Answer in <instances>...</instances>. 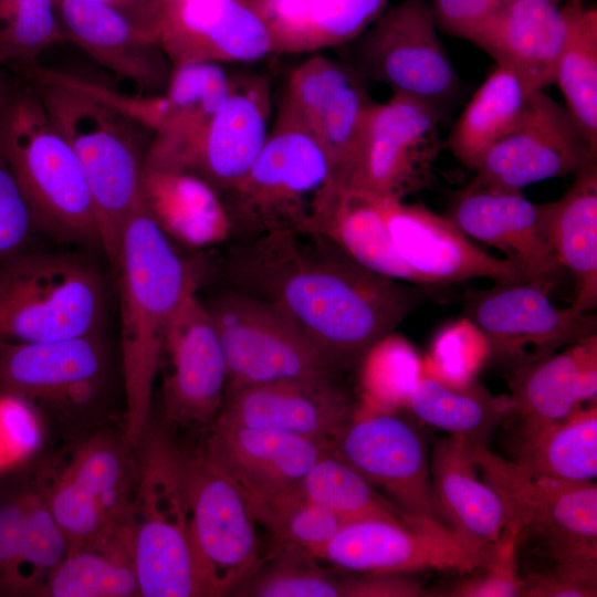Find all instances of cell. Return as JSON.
<instances>
[{"label":"cell","mask_w":597,"mask_h":597,"mask_svg":"<svg viewBox=\"0 0 597 597\" xmlns=\"http://www.w3.org/2000/svg\"><path fill=\"white\" fill-rule=\"evenodd\" d=\"M74 150L94 203L100 245L117 272L124 224L140 205L146 151L137 127L112 106L36 64L20 75ZM142 127V126H140Z\"/></svg>","instance_id":"3957f363"},{"label":"cell","mask_w":597,"mask_h":597,"mask_svg":"<svg viewBox=\"0 0 597 597\" xmlns=\"http://www.w3.org/2000/svg\"><path fill=\"white\" fill-rule=\"evenodd\" d=\"M464 312L485 335L491 357L513 370L596 335V315L555 306L530 282L468 291Z\"/></svg>","instance_id":"5bb4252c"},{"label":"cell","mask_w":597,"mask_h":597,"mask_svg":"<svg viewBox=\"0 0 597 597\" xmlns=\"http://www.w3.org/2000/svg\"><path fill=\"white\" fill-rule=\"evenodd\" d=\"M519 530L506 524L501 538L491 546L481 566V576L461 580L450 593L458 597H515L521 596L523 577L516 565Z\"/></svg>","instance_id":"c3c4849f"},{"label":"cell","mask_w":597,"mask_h":597,"mask_svg":"<svg viewBox=\"0 0 597 597\" xmlns=\"http://www.w3.org/2000/svg\"><path fill=\"white\" fill-rule=\"evenodd\" d=\"M107 6L126 17L140 30L159 39L164 20L163 0H85Z\"/></svg>","instance_id":"9f6ffc18"},{"label":"cell","mask_w":597,"mask_h":597,"mask_svg":"<svg viewBox=\"0 0 597 597\" xmlns=\"http://www.w3.org/2000/svg\"><path fill=\"white\" fill-rule=\"evenodd\" d=\"M197 596L233 593L260 567L255 521L239 486L205 449L181 455Z\"/></svg>","instance_id":"9c48e42d"},{"label":"cell","mask_w":597,"mask_h":597,"mask_svg":"<svg viewBox=\"0 0 597 597\" xmlns=\"http://www.w3.org/2000/svg\"><path fill=\"white\" fill-rule=\"evenodd\" d=\"M381 202L394 247L422 287L475 277L491 279L499 284L525 282L512 262L488 254L447 217L420 205L385 198Z\"/></svg>","instance_id":"ffe728a7"},{"label":"cell","mask_w":597,"mask_h":597,"mask_svg":"<svg viewBox=\"0 0 597 597\" xmlns=\"http://www.w3.org/2000/svg\"><path fill=\"white\" fill-rule=\"evenodd\" d=\"M104 311L101 277L77 258L22 251L0 263V341L98 334Z\"/></svg>","instance_id":"52a82bcc"},{"label":"cell","mask_w":597,"mask_h":597,"mask_svg":"<svg viewBox=\"0 0 597 597\" xmlns=\"http://www.w3.org/2000/svg\"><path fill=\"white\" fill-rule=\"evenodd\" d=\"M34 227L31 209L0 154V263L23 251Z\"/></svg>","instance_id":"f907efd6"},{"label":"cell","mask_w":597,"mask_h":597,"mask_svg":"<svg viewBox=\"0 0 597 597\" xmlns=\"http://www.w3.org/2000/svg\"><path fill=\"white\" fill-rule=\"evenodd\" d=\"M273 559L233 595L252 597H367L368 579L341 578L318 566L306 552L276 545Z\"/></svg>","instance_id":"b9f144b4"},{"label":"cell","mask_w":597,"mask_h":597,"mask_svg":"<svg viewBox=\"0 0 597 597\" xmlns=\"http://www.w3.org/2000/svg\"><path fill=\"white\" fill-rule=\"evenodd\" d=\"M488 552L470 546L439 522L408 525L364 520L344 524L321 558L355 572L438 569L470 574L481 568Z\"/></svg>","instance_id":"2e32d148"},{"label":"cell","mask_w":597,"mask_h":597,"mask_svg":"<svg viewBox=\"0 0 597 597\" xmlns=\"http://www.w3.org/2000/svg\"><path fill=\"white\" fill-rule=\"evenodd\" d=\"M134 451L125 434L98 433L83 441L61 470L116 532L130 531L137 486Z\"/></svg>","instance_id":"e575fe53"},{"label":"cell","mask_w":597,"mask_h":597,"mask_svg":"<svg viewBox=\"0 0 597 597\" xmlns=\"http://www.w3.org/2000/svg\"><path fill=\"white\" fill-rule=\"evenodd\" d=\"M479 473L500 495L506 524L552 563H597V486L531 474L513 460L469 442Z\"/></svg>","instance_id":"ba28073f"},{"label":"cell","mask_w":597,"mask_h":597,"mask_svg":"<svg viewBox=\"0 0 597 597\" xmlns=\"http://www.w3.org/2000/svg\"><path fill=\"white\" fill-rule=\"evenodd\" d=\"M594 158L597 154L565 107L536 90L520 123L485 153L471 181L521 191L535 182L574 175Z\"/></svg>","instance_id":"e0dca14e"},{"label":"cell","mask_w":597,"mask_h":597,"mask_svg":"<svg viewBox=\"0 0 597 597\" xmlns=\"http://www.w3.org/2000/svg\"><path fill=\"white\" fill-rule=\"evenodd\" d=\"M447 218L465 235L504 252L525 282L548 291L556 283L563 268L547 233L543 205L521 191L470 181L451 199Z\"/></svg>","instance_id":"d6986e66"},{"label":"cell","mask_w":597,"mask_h":597,"mask_svg":"<svg viewBox=\"0 0 597 597\" xmlns=\"http://www.w3.org/2000/svg\"><path fill=\"white\" fill-rule=\"evenodd\" d=\"M163 355L168 363L163 386L166 417L182 427L216 419L227 397L228 369L212 318L196 291L175 311Z\"/></svg>","instance_id":"ac0fdd59"},{"label":"cell","mask_w":597,"mask_h":597,"mask_svg":"<svg viewBox=\"0 0 597 597\" xmlns=\"http://www.w3.org/2000/svg\"><path fill=\"white\" fill-rule=\"evenodd\" d=\"M159 42L172 67L252 63L274 53L270 33L248 0L165 4Z\"/></svg>","instance_id":"44dd1931"},{"label":"cell","mask_w":597,"mask_h":597,"mask_svg":"<svg viewBox=\"0 0 597 597\" xmlns=\"http://www.w3.org/2000/svg\"><path fill=\"white\" fill-rule=\"evenodd\" d=\"M64 38L118 78L140 92L159 94L172 66L159 39L140 30L118 11L85 0H53Z\"/></svg>","instance_id":"d4e9b609"},{"label":"cell","mask_w":597,"mask_h":597,"mask_svg":"<svg viewBox=\"0 0 597 597\" xmlns=\"http://www.w3.org/2000/svg\"><path fill=\"white\" fill-rule=\"evenodd\" d=\"M234 76L212 62L172 67L165 95L168 113L148 146L144 164L178 169L184 156L229 96Z\"/></svg>","instance_id":"1f68e13d"},{"label":"cell","mask_w":597,"mask_h":597,"mask_svg":"<svg viewBox=\"0 0 597 597\" xmlns=\"http://www.w3.org/2000/svg\"><path fill=\"white\" fill-rule=\"evenodd\" d=\"M105 367L100 334L51 342L0 341V395L85 404L101 387Z\"/></svg>","instance_id":"cb8c5ba5"},{"label":"cell","mask_w":597,"mask_h":597,"mask_svg":"<svg viewBox=\"0 0 597 597\" xmlns=\"http://www.w3.org/2000/svg\"><path fill=\"white\" fill-rule=\"evenodd\" d=\"M430 475L443 523L470 546L488 552L500 541L507 517L500 495L479 474L469 441L455 436L438 441Z\"/></svg>","instance_id":"83f0119b"},{"label":"cell","mask_w":597,"mask_h":597,"mask_svg":"<svg viewBox=\"0 0 597 597\" xmlns=\"http://www.w3.org/2000/svg\"><path fill=\"white\" fill-rule=\"evenodd\" d=\"M564 0H506L472 43L532 88L555 84L565 38Z\"/></svg>","instance_id":"4316f807"},{"label":"cell","mask_w":597,"mask_h":597,"mask_svg":"<svg viewBox=\"0 0 597 597\" xmlns=\"http://www.w3.org/2000/svg\"><path fill=\"white\" fill-rule=\"evenodd\" d=\"M354 407L331 376L252 385L228 394L214 421L328 444Z\"/></svg>","instance_id":"7402d4cb"},{"label":"cell","mask_w":597,"mask_h":597,"mask_svg":"<svg viewBox=\"0 0 597 597\" xmlns=\"http://www.w3.org/2000/svg\"><path fill=\"white\" fill-rule=\"evenodd\" d=\"M506 0H432L437 28L449 35L472 41Z\"/></svg>","instance_id":"f5cc1de1"},{"label":"cell","mask_w":597,"mask_h":597,"mask_svg":"<svg viewBox=\"0 0 597 597\" xmlns=\"http://www.w3.org/2000/svg\"><path fill=\"white\" fill-rule=\"evenodd\" d=\"M306 232L328 239L376 274L421 286L394 247L380 197L337 184Z\"/></svg>","instance_id":"4dcf8cb0"},{"label":"cell","mask_w":597,"mask_h":597,"mask_svg":"<svg viewBox=\"0 0 597 597\" xmlns=\"http://www.w3.org/2000/svg\"><path fill=\"white\" fill-rule=\"evenodd\" d=\"M513 461L538 476L579 482L595 480L596 402L559 421L521 427Z\"/></svg>","instance_id":"8d00e7d4"},{"label":"cell","mask_w":597,"mask_h":597,"mask_svg":"<svg viewBox=\"0 0 597 597\" xmlns=\"http://www.w3.org/2000/svg\"><path fill=\"white\" fill-rule=\"evenodd\" d=\"M0 154L36 227L67 241L100 245L82 166L27 81L0 85Z\"/></svg>","instance_id":"277c9868"},{"label":"cell","mask_w":597,"mask_h":597,"mask_svg":"<svg viewBox=\"0 0 597 597\" xmlns=\"http://www.w3.org/2000/svg\"><path fill=\"white\" fill-rule=\"evenodd\" d=\"M327 444L283 432L214 421L205 451L243 492L297 484Z\"/></svg>","instance_id":"484cf974"},{"label":"cell","mask_w":597,"mask_h":597,"mask_svg":"<svg viewBox=\"0 0 597 597\" xmlns=\"http://www.w3.org/2000/svg\"><path fill=\"white\" fill-rule=\"evenodd\" d=\"M590 159L557 200L543 203L547 233L562 268L575 277L572 306L582 313L597 303V164Z\"/></svg>","instance_id":"d6a6232c"},{"label":"cell","mask_w":597,"mask_h":597,"mask_svg":"<svg viewBox=\"0 0 597 597\" xmlns=\"http://www.w3.org/2000/svg\"><path fill=\"white\" fill-rule=\"evenodd\" d=\"M441 118L437 107L402 94L374 102L339 185L396 201L428 188L444 145Z\"/></svg>","instance_id":"30bf717a"},{"label":"cell","mask_w":597,"mask_h":597,"mask_svg":"<svg viewBox=\"0 0 597 597\" xmlns=\"http://www.w3.org/2000/svg\"><path fill=\"white\" fill-rule=\"evenodd\" d=\"M63 42L53 0H0V67L20 75Z\"/></svg>","instance_id":"7bdbcfd3"},{"label":"cell","mask_w":597,"mask_h":597,"mask_svg":"<svg viewBox=\"0 0 597 597\" xmlns=\"http://www.w3.org/2000/svg\"><path fill=\"white\" fill-rule=\"evenodd\" d=\"M359 364L363 401L386 409L406 405L422 374L418 353L395 332L376 342Z\"/></svg>","instance_id":"f6af8a7d"},{"label":"cell","mask_w":597,"mask_h":597,"mask_svg":"<svg viewBox=\"0 0 597 597\" xmlns=\"http://www.w3.org/2000/svg\"><path fill=\"white\" fill-rule=\"evenodd\" d=\"M0 419L7 434L21 452H32L41 442L39 419L30 401L17 396L0 395Z\"/></svg>","instance_id":"11a10c76"},{"label":"cell","mask_w":597,"mask_h":597,"mask_svg":"<svg viewBox=\"0 0 597 597\" xmlns=\"http://www.w3.org/2000/svg\"><path fill=\"white\" fill-rule=\"evenodd\" d=\"M51 597L140 596L130 532L109 533L72 546L42 589Z\"/></svg>","instance_id":"f35d334b"},{"label":"cell","mask_w":597,"mask_h":597,"mask_svg":"<svg viewBox=\"0 0 597 597\" xmlns=\"http://www.w3.org/2000/svg\"><path fill=\"white\" fill-rule=\"evenodd\" d=\"M374 102L350 64L313 55L290 74L276 116L318 142L341 184Z\"/></svg>","instance_id":"9a60e30c"},{"label":"cell","mask_w":597,"mask_h":597,"mask_svg":"<svg viewBox=\"0 0 597 597\" xmlns=\"http://www.w3.org/2000/svg\"><path fill=\"white\" fill-rule=\"evenodd\" d=\"M264 22L274 53L308 52L311 0H248Z\"/></svg>","instance_id":"681fc988"},{"label":"cell","mask_w":597,"mask_h":597,"mask_svg":"<svg viewBox=\"0 0 597 597\" xmlns=\"http://www.w3.org/2000/svg\"><path fill=\"white\" fill-rule=\"evenodd\" d=\"M0 85H1V83H0Z\"/></svg>","instance_id":"6f0895ef"},{"label":"cell","mask_w":597,"mask_h":597,"mask_svg":"<svg viewBox=\"0 0 597 597\" xmlns=\"http://www.w3.org/2000/svg\"><path fill=\"white\" fill-rule=\"evenodd\" d=\"M387 0H311L308 52L354 41L385 11Z\"/></svg>","instance_id":"7dc6e473"},{"label":"cell","mask_w":597,"mask_h":597,"mask_svg":"<svg viewBox=\"0 0 597 597\" xmlns=\"http://www.w3.org/2000/svg\"><path fill=\"white\" fill-rule=\"evenodd\" d=\"M490 357L485 335L465 316L449 322L437 332L422 371L449 383L465 384L474 379Z\"/></svg>","instance_id":"bcb514c9"},{"label":"cell","mask_w":597,"mask_h":597,"mask_svg":"<svg viewBox=\"0 0 597 597\" xmlns=\"http://www.w3.org/2000/svg\"><path fill=\"white\" fill-rule=\"evenodd\" d=\"M565 38L556 65L565 109L597 154V10L585 0H564Z\"/></svg>","instance_id":"74e56055"},{"label":"cell","mask_w":597,"mask_h":597,"mask_svg":"<svg viewBox=\"0 0 597 597\" xmlns=\"http://www.w3.org/2000/svg\"><path fill=\"white\" fill-rule=\"evenodd\" d=\"M71 549V541L40 492L29 491L22 541L10 595L42 594L51 573Z\"/></svg>","instance_id":"ee69618b"},{"label":"cell","mask_w":597,"mask_h":597,"mask_svg":"<svg viewBox=\"0 0 597 597\" xmlns=\"http://www.w3.org/2000/svg\"><path fill=\"white\" fill-rule=\"evenodd\" d=\"M227 274L234 290L283 311L332 370L359 364L416 307V287L376 274L315 233L276 230L235 248Z\"/></svg>","instance_id":"6da1fadb"},{"label":"cell","mask_w":597,"mask_h":597,"mask_svg":"<svg viewBox=\"0 0 597 597\" xmlns=\"http://www.w3.org/2000/svg\"><path fill=\"white\" fill-rule=\"evenodd\" d=\"M255 523L276 545L300 548L315 558L345 524L311 501L298 483L271 492L241 491Z\"/></svg>","instance_id":"60d3db41"},{"label":"cell","mask_w":597,"mask_h":597,"mask_svg":"<svg viewBox=\"0 0 597 597\" xmlns=\"http://www.w3.org/2000/svg\"><path fill=\"white\" fill-rule=\"evenodd\" d=\"M405 406L422 422L485 446L513 410L509 396H493L475 379L453 384L425 371Z\"/></svg>","instance_id":"d590c367"},{"label":"cell","mask_w":597,"mask_h":597,"mask_svg":"<svg viewBox=\"0 0 597 597\" xmlns=\"http://www.w3.org/2000/svg\"><path fill=\"white\" fill-rule=\"evenodd\" d=\"M121 346L126 440L137 449L148 426L167 327L197 289V273L143 203L124 224L119 258Z\"/></svg>","instance_id":"7a4b0ae2"},{"label":"cell","mask_w":597,"mask_h":597,"mask_svg":"<svg viewBox=\"0 0 597 597\" xmlns=\"http://www.w3.org/2000/svg\"><path fill=\"white\" fill-rule=\"evenodd\" d=\"M135 452L130 546L139 595L197 596L180 453L164 429L150 426Z\"/></svg>","instance_id":"8992f818"},{"label":"cell","mask_w":597,"mask_h":597,"mask_svg":"<svg viewBox=\"0 0 597 597\" xmlns=\"http://www.w3.org/2000/svg\"><path fill=\"white\" fill-rule=\"evenodd\" d=\"M29 491L0 499V594L10 595L18 563Z\"/></svg>","instance_id":"db71d44e"},{"label":"cell","mask_w":597,"mask_h":597,"mask_svg":"<svg viewBox=\"0 0 597 597\" xmlns=\"http://www.w3.org/2000/svg\"><path fill=\"white\" fill-rule=\"evenodd\" d=\"M352 42L350 66L360 78L383 83L441 112L459 91L458 74L427 0H402Z\"/></svg>","instance_id":"8fae6325"},{"label":"cell","mask_w":597,"mask_h":597,"mask_svg":"<svg viewBox=\"0 0 597 597\" xmlns=\"http://www.w3.org/2000/svg\"><path fill=\"white\" fill-rule=\"evenodd\" d=\"M298 485L311 501L345 524L364 520H386L416 525L432 521L401 511L328 448Z\"/></svg>","instance_id":"ab89813d"},{"label":"cell","mask_w":597,"mask_h":597,"mask_svg":"<svg viewBox=\"0 0 597 597\" xmlns=\"http://www.w3.org/2000/svg\"><path fill=\"white\" fill-rule=\"evenodd\" d=\"M509 396L521 427L563 420L597 395V335L512 371Z\"/></svg>","instance_id":"f1b7e54d"},{"label":"cell","mask_w":597,"mask_h":597,"mask_svg":"<svg viewBox=\"0 0 597 597\" xmlns=\"http://www.w3.org/2000/svg\"><path fill=\"white\" fill-rule=\"evenodd\" d=\"M534 91L515 71L495 63L444 145L464 167L474 170L485 153L520 123Z\"/></svg>","instance_id":"836d02e7"},{"label":"cell","mask_w":597,"mask_h":597,"mask_svg":"<svg viewBox=\"0 0 597 597\" xmlns=\"http://www.w3.org/2000/svg\"><path fill=\"white\" fill-rule=\"evenodd\" d=\"M140 200L167 237L188 247L217 245L232 233L220 193L189 171L143 164Z\"/></svg>","instance_id":"f546056e"},{"label":"cell","mask_w":597,"mask_h":597,"mask_svg":"<svg viewBox=\"0 0 597 597\" xmlns=\"http://www.w3.org/2000/svg\"><path fill=\"white\" fill-rule=\"evenodd\" d=\"M523 580V597H593L597 595V563H553Z\"/></svg>","instance_id":"816d5d0a"},{"label":"cell","mask_w":597,"mask_h":597,"mask_svg":"<svg viewBox=\"0 0 597 597\" xmlns=\"http://www.w3.org/2000/svg\"><path fill=\"white\" fill-rule=\"evenodd\" d=\"M336 185L318 142L301 126L276 116L248 171L220 196L232 232L252 238L276 230L305 232Z\"/></svg>","instance_id":"5b68a950"},{"label":"cell","mask_w":597,"mask_h":597,"mask_svg":"<svg viewBox=\"0 0 597 597\" xmlns=\"http://www.w3.org/2000/svg\"><path fill=\"white\" fill-rule=\"evenodd\" d=\"M271 85L258 75L234 76L233 87L178 169L206 180L220 195L248 171L270 132Z\"/></svg>","instance_id":"603a6c76"},{"label":"cell","mask_w":597,"mask_h":597,"mask_svg":"<svg viewBox=\"0 0 597 597\" xmlns=\"http://www.w3.org/2000/svg\"><path fill=\"white\" fill-rule=\"evenodd\" d=\"M327 448L386 492L401 511L444 524L423 436L395 409L363 401Z\"/></svg>","instance_id":"4fadbf2b"},{"label":"cell","mask_w":597,"mask_h":597,"mask_svg":"<svg viewBox=\"0 0 597 597\" xmlns=\"http://www.w3.org/2000/svg\"><path fill=\"white\" fill-rule=\"evenodd\" d=\"M228 369V394L243 387L333 370L301 328L273 303L240 292L206 305Z\"/></svg>","instance_id":"7c38bea8"}]
</instances>
